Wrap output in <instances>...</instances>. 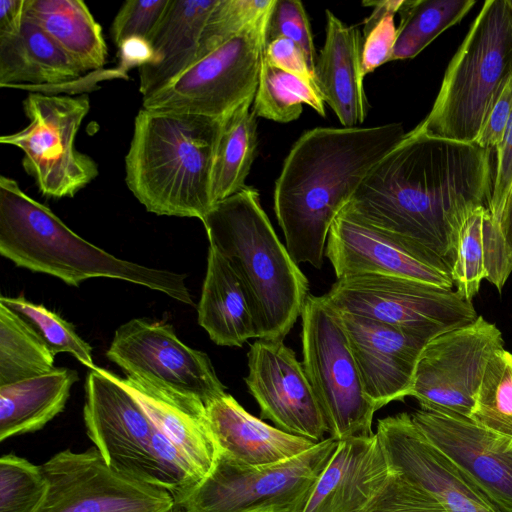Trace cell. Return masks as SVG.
<instances>
[{
    "label": "cell",
    "mask_w": 512,
    "mask_h": 512,
    "mask_svg": "<svg viewBox=\"0 0 512 512\" xmlns=\"http://www.w3.org/2000/svg\"><path fill=\"white\" fill-rule=\"evenodd\" d=\"M491 153L413 129L370 170L344 210L452 266L464 221L490 199Z\"/></svg>",
    "instance_id": "obj_1"
},
{
    "label": "cell",
    "mask_w": 512,
    "mask_h": 512,
    "mask_svg": "<svg viewBox=\"0 0 512 512\" xmlns=\"http://www.w3.org/2000/svg\"><path fill=\"white\" fill-rule=\"evenodd\" d=\"M401 123L316 127L286 156L274 211L295 263L320 269L330 228L370 170L405 137Z\"/></svg>",
    "instance_id": "obj_2"
},
{
    "label": "cell",
    "mask_w": 512,
    "mask_h": 512,
    "mask_svg": "<svg viewBox=\"0 0 512 512\" xmlns=\"http://www.w3.org/2000/svg\"><path fill=\"white\" fill-rule=\"evenodd\" d=\"M223 118L142 108L125 156V182L148 212L198 218L214 206L212 171Z\"/></svg>",
    "instance_id": "obj_3"
},
{
    "label": "cell",
    "mask_w": 512,
    "mask_h": 512,
    "mask_svg": "<svg viewBox=\"0 0 512 512\" xmlns=\"http://www.w3.org/2000/svg\"><path fill=\"white\" fill-rule=\"evenodd\" d=\"M209 246L241 279L258 339L283 340L309 295V282L280 241L257 189L246 186L216 203L202 220Z\"/></svg>",
    "instance_id": "obj_4"
},
{
    "label": "cell",
    "mask_w": 512,
    "mask_h": 512,
    "mask_svg": "<svg viewBox=\"0 0 512 512\" xmlns=\"http://www.w3.org/2000/svg\"><path fill=\"white\" fill-rule=\"evenodd\" d=\"M0 254L18 267L49 274L67 285L79 286L90 278H113L194 305L184 274L119 259L100 249L4 175L0 176Z\"/></svg>",
    "instance_id": "obj_5"
},
{
    "label": "cell",
    "mask_w": 512,
    "mask_h": 512,
    "mask_svg": "<svg viewBox=\"0 0 512 512\" xmlns=\"http://www.w3.org/2000/svg\"><path fill=\"white\" fill-rule=\"evenodd\" d=\"M511 80L512 0H488L450 61L432 109L414 129L475 143Z\"/></svg>",
    "instance_id": "obj_6"
},
{
    "label": "cell",
    "mask_w": 512,
    "mask_h": 512,
    "mask_svg": "<svg viewBox=\"0 0 512 512\" xmlns=\"http://www.w3.org/2000/svg\"><path fill=\"white\" fill-rule=\"evenodd\" d=\"M83 419L94 446L119 472L167 490L175 502L200 483L188 462L137 399L115 380L113 372L96 366L88 373Z\"/></svg>",
    "instance_id": "obj_7"
},
{
    "label": "cell",
    "mask_w": 512,
    "mask_h": 512,
    "mask_svg": "<svg viewBox=\"0 0 512 512\" xmlns=\"http://www.w3.org/2000/svg\"><path fill=\"white\" fill-rule=\"evenodd\" d=\"M337 445L329 437L298 456L263 466L218 453L210 473L176 503L187 512H302Z\"/></svg>",
    "instance_id": "obj_8"
},
{
    "label": "cell",
    "mask_w": 512,
    "mask_h": 512,
    "mask_svg": "<svg viewBox=\"0 0 512 512\" xmlns=\"http://www.w3.org/2000/svg\"><path fill=\"white\" fill-rule=\"evenodd\" d=\"M302 365L329 437L369 436L376 409L365 393L341 318L323 296L309 294L302 312Z\"/></svg>",
    "instance_id": "obj_9"
},
{
    "label": "cell",
    "mask_w": 512,
    "mask_h": 512,
    "mask_svg": "<svg viewBox=\"0 0 512 512\" xmlns=\"http://www.w3.org/2000/svg\"><path fill=\"white\" fill-rule=\"evenodd\" d=\"M28 125L3 135L0 143L22 150V165L42 195L74 197L98 176L97 163L75 147L76 135L90 110L87 95L32 92L23 101Z\"/></svg>",
    "instance_id": "obj_10"
},
{
    "label": "cell",
    "mask_w": 512,
    "mask_h": 512,
    "mask_svg": "<svg viewBox=\"0 0 512 512\" xmlns=\"http://www.w3.org/2000/svg\"><path fill=\"white\" fill-rule=\"evenodd\" d=\"M323 297L338 312L366 317L429 340L478 317L472 301L456 290L381 274L337 279Z\"/></svg>",
    "instance_id": "obj_11"
},
{
    "label": "cell",
    "mask_w": 512,
    "mask_h": 512,
    "mask_svg": "<svg viewBox=\"0 0 512 512\" xmlns=\"http://www.w3.org/2000/svg\"><path fill=\"white\" fill-rule=\"evenodd\" d=\"M269 19L250 26L201 58L167 86L143 99V108L224 118L254 99Z\"/></svg>",
    "instance_id": "obj_12"
},
{
    "label": "cell",
    "mask_w": 512,
    "mask_h": 512,
    "mask_svg": "<svg viewBox=\"0 0 512 512\" xmlns=\"http://www.w3.org/2000/svg\"><path fill=\"white\" fill-rule=\"evenodd\" d=\"M106 356L126 375L205 406L226 393L209 356L184 344L165 322L134 318L122 324Z\"/></svg>",
    "instance_id": "obj_13"
},
{
    "label": "cell",
    "mask_w": 512,
    "mask_h": 512,
    "mask_svg": "<svg viewBox=\"0 0 512 512\" xmlns=\"http://www.w3.org/2000/svg\"><path fill=\"white\" fill-rule=\"evenodd\" d=\"M501 349L500 330L482 316L436 336L417 361L409 397L420 409L469 418L486 366Z\"/></svg>",
    "instance_id": "obj_14"
},
{
    "label": "cell",
    "mask_w": 512,
    "mask_h": 512,
    "mask_svg": "<svg viewBox=\"0 0 512 512\" xmlns=\"http://www.w3.org/2000/svg\"><path fill=\"white\" fill-rule=\"evenodd\" d=\"M41 468L49 488L36 512H169L175 503L167 490L110 467L95 446L60 451Z\"/></svg>",
    "instance_id": "obj_15"
},
{
    "label": "cell",
    "mask_w": 512,
    "mask_h": 512,
    "mask_svg": "<svg viewBox=\"0 0 512 512\" xmlns=\"http://www.w3.org/2000/svg\"><path fill=\"white\" fill-rule=\"evenodd\" d=\"M325 257L337 279L381 274L452 289V266L428 248L376 228L342 210L332 223Z\"/></svg>",
    "instance_id": "obj_16"
},
{
    "label": "cell",
    "mask_w": 512,
    "mask_h": 512,
    "mask_svg": "<svg viewBox=\"0 0 512 512\" xmlns=\"http://www.w3.org/2000/svg\"><path fill=\"white\" fill-rule=\"evenodd\" d=\"M245 383L262 419L278 429L316 443L326 424L302 363L283 340H256L248 351Z\"/></svg>",
    "instance_id": "obj_17"
},
{
    "label": "cell",
    "mask_w": 512,
    "mask_h": 512,
    "mask_svg": "<svg viewBox=\"0 0 512 512\" xmlns=\"http://www.w3.org/2000/svg\"><path fill=\"white\" fill-rule=\"evenodd\" d=\"M375 433L391 471L432 494L447 512H506L426 439L411 414L379 419Z\"/></svg>",
    "instance_id": "obj_18"
},
{
    "label": "cell",
    "mask_w": 512,
    "mask_h": 512,
    "mask_svg": "<svg viewBox=\"0 0 512 512\" xmlns=\"http://www.w3.org/2000/svg\"><path fill=\"white\" fill-rule=\"evenodd\" d=\"M411 417L426 439L506 512H512V448L470 418L419 409Z\"/></svg>",
    "instance_id": "obj_19"
},
{
    "label": "cell",
    "mask_w": 512,
    "mask_h": 512,
    "mask_svg": "<svg viewBox=\"0 0 512 512\" xmlns=\"http://www.w3.org/2000/svg\"><path fill=\"white\" fill-rule=\"evenodd\" d=\"M338 314L365 393L376 411L408 397L417 361L430 340L366 317Z\"/></svg>",
    "instance_id": "obj_20"
},
{
    "label": "cell",
    "mask_w": 512,
    "mask_h": 512,
    "mask_svg": "<svg viewBox=\"0 0 512 512\" xmlns=\"http://www.w3.org/2000/svg\"><path fill=\"white\" fill-rule=\"evenodd\" d=\"M391 473L376 433L340 440L302 512H364Z\"/></svg>",
    "instance_id": "obj_21"
},
{
    "label": "cell",
    "mask_w": 512,
    "mask_h": 512,
    "mask_svg": "<svg viewBox=\"0 0 512 512\" xmlns=\"http://www.w3.org/2000/svg\"><path fill=\"white\" fill-rule=\"evenodd\" d=\"M113 377L137 399L157 429L188 462L201 483L212 470L218 455L205 405L132 376L122 378L113 373Z\"/></svg>",
    "instance_id": "obj_22"
},
{
    "label": "cell",
    "mask_w": 512,
    "mask_h": 512,
    "mask_svg": "<svg viewBox=\"0 0 512 512\" xmlns=\"http://www.w3.org/2000/svg\"><path fill=\"white\" fill-rule=\"evenodd\" d=\"M324 44L317 55L315 83L343 127L365 121L368 102L361 72L362 34L326 10Z\"/></svg>",
    "instance_id": "obj_23"
},
{
    "label": "cell",
    "mask_w": 512,
    "mask_h": 512,
    "mask_svg": "<svg viewBox=\"0 0 512 512\" xmlns=\"http://www.w3.org/2000/svg\"><path fill=\"white\" fill-rule=\"evenodd\" d=\"M218 453L250 466L278 463L298 456L317 443L265 423L225 393L205 406Z\"/></svg>",
    "instance_id": "obj_24"
},
{
    "label": "cell",
    "mask_w": 512,
    "mask_h": 512,
    "mask_svg": "<svg viewBox=\"0 0 512 512\" xmlns=\"http://www.w3.org/2000/svg\"><path fill=\"white\" fill-rule=\"evenodd\" d=\"M216 2L170 0L149 39L152 59L139 68L143 99L167 86L195 62L201 31Z\"/></svg>",
    "instance_id": "obj_25"
},
{
    "label": "cell",
    "mask_w": 512,
    "mask_h": 512,
    "mask_svg": "<svg viewBox=\"0 0 512 512\" xmlns=\"http://www.w3.org/2000/svg\"><path fill=\"white\" fill-rule=\"evenodd\" d=\"M83 71L36 23L0 37V87L38 90L72 83Z\"/></svg>",
    "instance_id": "obj_26"
},
{
    "label": "cell",
    "mask_w": 512,
    "mask_h": 512,
    "mask_svg": "<svg viewBox=\"0 0 512 512\" xmlns=\"http://www.w3.org/2000/svg\"><path fill=\"white\" fill-rule=\"evenodd\" d=\"M197 311L199 325L219 346L241 347L250 338L258 339L251 304L241 279L211 246Z\"/></svg>",
    "instance_id": "obj_27"
},
{
    "label": "cell",
    "mask_w": 512,
    "mask_h": 512,
    "mask_svg": "<svg viewBox=\"0 0 512 512\" xmlns=\"http://www.w3.org/2000/svg\"><path fill=\"white\" fill-rule=\"evenodd\" d=\"M77 380L75 370L59 367L0 386V441L42 429L63 411Z\"/></svg>",
    "instance_id": "obj_28"
},
{
    "label": "cell",
    "mask_w": 512,
    "mask_h": 512,
    "mask_svg": "<svg viewBox=\"0 0 512 512\" xmlns=\"http://www.w3.org/2000/svg\"><path fill=\"white\" fill-rule=\"evenodd\" d=\"M25 17L41 27L84 72L107 60L102 28L81 0H26Z\"/></svg>",
    "instance_id": "obj_29"
},
{
    "label": "cell",
    "mask_w": 512,
    "mask_h": 512,
    "mask_svg": "<svg viewBox=\"0 0 512 512\" xmlns=\"http://www.w3.org/2000/svg\"><path fill=\"white\" fill-rule=\"evenodd\" d=\"M254 99L238 106L223 118L212 171L211 193L214 205L246 187V179L257 154Z\"/></svg>",
    "instance_id": "obj_30"
},
{
    "label": "cell",
    "mask_w": 512,
    "mask_h": 512,
    "mask_svg": "<svg viewBox=\"0 0 512 512\" xmlns=\"http://www.w3.org/2000/svg\"><path fill=\"white\" fill-rule=\"evenodd\" d=\"M474 0H403L391 61L412 59L461 19Z\"/></svg>",
    "instance_id": "obj_31"
},
{
    "label": "cell",
    "mask_w": 512,
    "mask_h": 512,
    "mask_svg": "<svg viewBox=\"0 0 512 512\" xmlns=\"http://www.w3.org/2000/svg\"><path fill=\"white\" fill-rule=\"evenodd\" d=\"M304 104L326 116L325 101L314 80L279 69L263 57L252 104L256 117L288 123L300 117Z\"/></svg>",
    "instance_id": "obj_32"
},
{
    "label": "cell",
    "mask_w": 512,
    "mask_h": 512,
    "mask_svg": "<svg viewBox=\"0 0 512 512\" xmlns=\"http://www.w3.org/2000/svg\"><path fill=\"white\" fill-rule=\"evenodd\" d=\"M54 355L9 309L0 304V386L53 370Z\"/></svg>",
    "instance_id": "obj_33"
},
{
    "label": "cell",
    "mask_w": 512,
    "mask_h": 512,
    "mask_svg": "<svg viewBox=\"0 0 512 512\" xmlns=\"http://www.w3.org/2000/svg\"><path fill=\"white\" fill-rule=\"evenodd\" d=\"M512 448V353L501 349L489 360L469 417Z\"/></svg>",
    "instance_id": "obj_34"
},
{
    "label": "cell",
    "mask_w": 512,
    "mask_h": 512,
    "mask_svg": "<svg viewBox=\"0 0 512 512\" xmlns=\"http://www.w3.org/2000/svg\"><path fill=\"white\" fill-rule=\"evenodd\" d=\"M0 304L14 313L54 356L70 353L90 370L96 367L91 346L77 334L71 323L57 313L23 296H1Z\"/></svg>",
    "instance_id": "obj_35"
},
{
    "label": "cell",
    "mask_w": 512,
    "mask_h": 512,
    "mask_svg": "<svg viewBox=\"0 0 512 512\" xmlns=\"http://www.w3.org/2000/svg\"><path fill=\"white\" fill-rule=\"evenodd\" d=\"M275 2L276 0H217L201 31L195 62L250 26L269 19Z\"/></svg>",
    "instance_id": "obj_36"
},
{
    "label": "cell",
    "mask_w": 512,
    "mask_h": 512,
    "mask_svg": "<svg viewBox=\"0 0 512 512\" xmlns=\"http://www.w3.org/2000/svg\"><path fill=\"white\" fill-rule=\"evenodd\" d=\"M487 206L476 208L464 221L455 245L452 279L456 291L471 301L486 279L484 220Z\"/></svg>",
    "instance_id": "obj_37"
},
{
    "label": "cell",
    "mask_w": 512,
    "mask_h": 512,
    "mask_svg": "<svg viewBox=\"0 0 512 512\" xmlns=\"http://www.w3.org/2000/svg\"><path fill=\"white\" fill-rule=\"evenodd\" d=\"M41 465L14 454L0 459V512H36L48 493Z\"/></svg>",
    "instance_id": "obj_38"
},
{
    "label": "cell",
    "mask_w": 512,
    "mask_h": 512,
    "mask_svg": "<svg viewBox=\"0 0 512 512\" xmlns=\"http://www.w3.org/2000/svg\"><path fill=\"white\" fill-rule=\"evenodd\" d=\"M402 2L403 0H387L363 3L373 6L363 28L361 72L364 77L383 64L391 62L397 38L394 17Z\"/></svg>",
    "instance_id": "obj_39"
},
{
    "label": "cell",
    "mask_w": 512,
    "mask_h": 512,
    "mask_svg": "<svg viewBox=\"0 0 512 512\" xmlns=\"http://www.w3.org/2000/svg\"><path fill=\"white\" fill-rule=\"evenodd\" d=\"M277 37H285L298 44L314 73L317 54L309 18L301 1L276 0L269 17L266 43Z\"/></svg>",
    "instance_id": "obj_40"
},
{
    "label": "cell",
    "mask_w": 512,
    "mask_h": 512,
    "mask_svg": "<svg viewBox=\"0 0 512 512\" xmlns=\"http://www.w3.org/2000/svg\"><path fill=\"white\" fill-rule=\"evenodd\" d=\"M364 512H447L432 494L391 473Z\"/></svg>",
    "instance_id": "obj_41"
},
{
    "label": "cell",
    "mask_w": 512,
    "mask_h": 512,
    "mask_svg": "<svg viewBox=\"0 0 512 512\" xmlns=\"http://www.w3.org/2000/svg\"><path fill=\"white\" fill-rule=\"evenodd\" d=\"M170 0H129L123 3L111 24V38L117 46L139 37L149 41Z\"/></svg>",
    "instance_id": "obj_42"
},
{
    "label": "cell",
    "mask_w": 512,
    "mask_h": 512,
    "mask_svg": "<svg viewBox=\"0 0 512 512\" xmlns=\"http://www.w3.org/2000/svg\"><path fill=\"white\" fill-rule=\"evenodd\" d=\"M496 152V166L493 174L492 190L487 209L496 217L512 187V117L504 139Z\"/></svg>",
    "instance_id": "obj_43"
},
{
    "label": "cell",
    "mask_w": 512,
    "mask_h": 512,
    "mask_svg": "<svg viewBox=\"0 0 512 512\" xmlns=\"http://www.w3.org/2000/svg\"><path fill=\"white\" fill-rule=\"evenodd\" d=\"M512 117V80L505 86L474 144L490 152L502 143Z\"/></svg>",
    "instance_id": "obj_44"
},
{
    "label": "cell",
    "mask_w": 512,
    "mask_h": 512,
    "mask_svg": "<svg viewBox=\"0 0 512 512\" xmlns=\"http://www.w3.org/2000/svg\"><path fill=\"white\" fill-rule=\"evenodd\" d=\"M264 59L279 69L315 81L304 51L290 39L277 37L267 42Z\"/></svg>",
    "instance_id": "obj_45"
},
{
    "label": "cell",
    "mask_w": 512,
    "mask_h": 512,
    "mask_svg": "<svg viewBox=\"0 0 512 512\" xmlns=\"http://www.w3.org/2000/svg\"><path fill=\"white\" fill-rule=\"evenodd\" d=\"M492 218L497 227L502 273L507 280L512 273V187L500 213Z\"/></svg>",
    "instance_id": "obj_46"
},
{
    "label": "cell",
    "mask_w": 512,
    "mask_h": 512,
    "mask_svg": "<svg viewBox=\"0 0 512 512\" xmlns=\"http://www.w3.org/2000/svg\"><path fill=\"white\" fill-rule=\"evenodd\" d=\"M118 49L120 71L123 74L135 66L142 67L150 62L153 56L149 41L139 37L125 40Z\"/></svg>",
    "instance_id": "obj_47"
},
{
    "label": "cell",
    "mask_w": 512,
    "mask_h": 512,
    "mask_svg": "<svg viewBox=\"0 0 512 512\" xmlns=\"http://www.w3.org/2000/svg\"><path fill=\"white\" fill-rule=\"evenodd\" d=\"M26 0L0 1V37L19 32L25 19Z\"/></svg>",
    "instance_id": "obj_48"
},
{
    "label": "cell",
    "mask_w": 512,
    "mask_h": 512,
    "mask_svg": "<svg viewBox=\"0 0 512 512\" xmlns=\"http://www.w3.org/2000/svg\"><path fill=\"white\" fill-rule=\"evenodd\" d=\"M169 512H187V511L181 504L175 502L172 509Z\"/></svg>",
    "instance_id": "obj_49"
}]
</instances>
